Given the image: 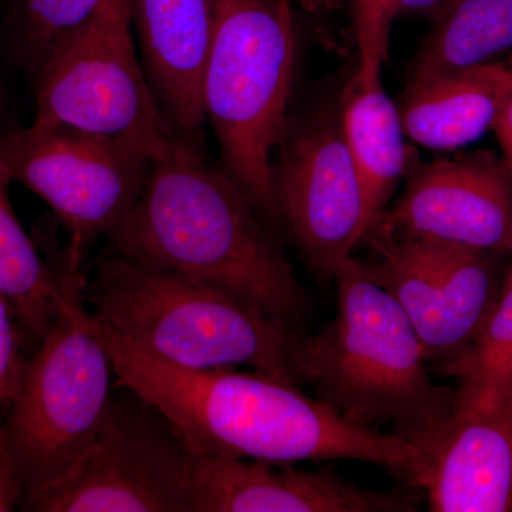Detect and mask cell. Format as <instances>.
Masks as SVG:
<instances>
[{
	"mask_svg": "<svg viewBox=\"0 0 512 512\" xmlns=\"http://www.w3.org/2000/svg\"><path fill=\"white\" fill-rule=\"evenodd\" d=\"M104 0H15L13 33L20 63L36 74L80 29Z\"/></svg>",
	"mask_w": 512,
	"mask_h": 512,
	"instance_id": "obj_21",
	"label": "cell"
},
{
	"mask_svg": "<svg viewBox=\"0 0 512 512\" xmlns=\"http://www.w3.org/2000/svg\"><path fill=\"white\" fill-rule=\"evenodd\" d=\"M22 333L8 301L0 293V414L5 416L22 383L28 357Z\"/></svg>",
	"mask_w": 512,
	"mask_h": 512,
	"instance_id": "obj_23",
	"label": "cell"
},
{
	"mask_svg": "<svg viewBox=\"0 0 512 512\" xmlns=\"http://www.w3.org/2000/svg\"><path fill=\"white\" fill-rule=\"evenodd\" d=\"M191 512H414V491H375L328 471L195 453Z\"/></svg>",
	"mask_w": 512,
	"mask_h": 512,
	"instance_id": "obj_13",
	"label": "cell"
},
{
	"mask_svg": "<svg viewBox=\"0 0 512 512\" xmlns=\"http://www.w3.org/2000/svg\"><path fill=\"white\" fill-rule=\"evenodd\" d=\"M194 456L163 414L114 386L103 427L79 466L22 510L191 512Z\"/></svg>",
	"mask_w": 512,
	"mask_h": 512,
	"instance_id": "obj_9",
	"label": "cell"
},
{
	"mask_svg": "<svg viewBox=\"0 0 512 512\" xmlns=\"http://www.w3.org/2000/svg\"><path fill=\"white\" fill-rule=\"evenodd\" d=\"M420 451L414 488L433 512L512 511V403L453 414L436 429L403 437Z\"/></svg>",
	"mask_w": 512,
	"mask_h": 512,
	"instance_id": "obj_14",
	"label": "cell"
},
{
	"mask_svg": "<svg viewBox=\"0 0 512 512\" xmlns=\"http://www.w3.org/2000/svg\"><path fill=\"white\" fill-rule=\"evenodd\" d=\"M507 269H508V271L512 272V254H511V265H510V266H508V268H507Z\"/></svg>",
	"mask_w": 512,
	"mask_h": 512,
	"instance_id": "obj_28",
	"label": "cell"
},
{
	"mask_svg": "<svg viewBox=\"0 0 512 512\" xmlns=\"http://www.w3.org/2000/svg\"><path fill=\"white\" fill-rule=\"evenodd\" d=\"M430 23L409 79L483 66L512 50V0H450Z\"/></svg>",
	"mask_w": 512,
	"mask_h": 512,
	"instance_id": "obj_19",
	"label": "cell"
},
{
	"mask_svg": "<svg viewBox=\"0 0 512 512\" xmlns=\"http://www.w3.org/2000/svg\"><path fill=\"white\" fill-rule=\"evenodd\" d=\"M92 326L109 352L116 386L163 414L195 453L274 464L363 461L416 481L421 458L413 443L357 426L298 384L237 367L185 369L121 339L93 313Z\"/></svg>",
	"mask_w": 512,
	"mask_h": 512,
	"instance_id": "obj_1",
	"label": "cell"
},
{
	"mask_svg": "<svg viewBox=\"0 0 512 512\" xmlns=\"http://www.w3.org/2000/svg\"><path fill=\"white\" fill-rule=\"evenodd\" d=\"M35 77L33 123L121 138L156 163L183 146L165 120L137 55L128 0H104Z\"/></svg>",
	"mask_w": 512,
	"mask_h": 512,
	"instance_id": "obj_7",
	"label": "cell"
},
{
	"mask_svg": "<svg viewBox=\"0 0 512 512\" xmlns=\"http://www.w3.org/2000/svg\"><path fill=\"white\" fill-rule=\"evenodd\" d=\"M0 160L56 215L67 235L60 258L79 274L94 244L136 207L156 164L121 138L37 123L0 137Z\"/></svg>",
	"mask_w": 512,
	"mask_h": 512,
	"instance_id": "obj_8",
	"label": "cell"
},
{
	"mask_svg": "<svg viewBox=\"0 0 512 512\" xmlns=\"http://www.w3.org/2000/svg\"><path fill=\"white\" fill-rule=\"evenodd\" d=\"M450 0H393L394 12L397 16H412L434 20L446 8Z\"/></svg>",
	"mask_w": 512,
	"mask_h": 512,
	"instance_id": "obj_26",
	"label": "cell"
},
{
	"mask_svg": "<svg viewBox=\"0 0 512 512\" xmlns=\"http://www.w3.org/2000/svg\"><path fill=\"white\" fill-rule=\"evenodd\" d=\"M247 192L207 154L180 146L110 235L111 254L191 276L296 326L301 285Z\"/></svg>",
	"mask_w": 512,
	"mask_h": 512,
	"instance_id": "obj_2",
	"label": "cell"
},
{
	"mask_svg": "<svg viewBox=\"0 0 512 512\" xmlns=\"http://www.w3.org/2000/svg\"><path fill=\"white\" fill-rule=\"evenodd\" d=\"M498 72H500L501 80H503L505 89L512 92V62H497Z\"/></svg>",
	"mask_w": 512,
	"mask_h": 512,
	"instance_id": "obj_27",
	"label": "cell"
},
{
	"mask_svg": "<svg viewBox=\"0 0 512 512\" xmlns=\"http://www.w3.org/2000/svg\"><path fill=\"white\" fill-rule=\"evenodd\" d=\"M64 298L28 357L19 392L3 416L19 510L73 473L99 436L114 386L113 363L83 299L84 274L57 261Z\"/></svg>",
	"mask_w": 512,
	"mask_h": 512,
	"instance_id": "obj_5",
	"label": "cell"
},
{
	"mask_svg": "<svg viewBox=\"0 0 512 512\" xmlns=\"http://www.w3.org/2000/svg\"><path fill=\"white\" fill-rule=\"evenodd\" d=\"M340 124L362 191L366 238L409 168L399 107L384 92L382 77L352 76L340 101Z\"/></svg>",
	"mask_w": 512,
	"mask_h": 512,
	"instance_id": "obj_17",
	"label": "cell"
},
{
	"mask_svg": "<svg viewBox=\"0 0 512 512\" xmlns=\"http://www.w3.org/2000/svg\"><path fill=\"white\" fill-rule=\"evenodd\" d=\"M12 183L0 160V293L15 313L25 346L33 350L62 309L63 275L20 224L10 200Z\"/></svg>",
	"mask_w": 512,
	"mask_h": 512,
	"instance_id": "obj_18",
	"label": "cell"
},
{
	"mask_svg": "<svg viewBox=\"0 0 512 512\" xmlns=\"http://www.w3.org/2000/svg\"><path fill=\"white\" fill-rule=\"evenodd\" d=\"M359 64L353 77L372 80L382 77L389 55L390 32L396 12L393 0H350Z\"/></svg>",
	"mask_w": 512,
	"mask_h": 512,
	"instance_id": "obj_22",
	"label": "cell"
},
{
	"mask_svg": "<svg viewBox=\"0 0 512 512\" xmlns=\"http://www.w3.org/2000/svg\"><path fill=\"white\" fill-rule=\"evenodd\" d=\"M498 256L426 241L384 242L383 258L363 266L396 299L437 372L463 355L493 311L507 269Z\"/></svg>",
	"mask_w": 512,
	"mask_h": 512,
	"instance_id": "obj_11",
	"label": "cell"
},
{
	"mask_svg": "<svg viewBox=\"0 0 512 512\" xmlns=\"http://www.w3.org/2000/svg\"><path fill=\"white\" fill-rule=\"evenodd\" d=\"M20 505V493L15 471L6 450L3 414H0V512L15 511Z\"/></svg>",
	"mask_w": 512,
	"mask_h": 512,
	"instance_id": "obj_24",
	"label": "cell"
},
{
	"mask_svg": "<svg viewBox=\"0 0 512 512\" xmlns=\"http://www.w3.org/2000/svg\"><path fill=\"white\" fill-rule=\"evenodd\" d=\"M272 188L284 222L306 261L335 279L365 238V211L338 107L288 117L272 160Z\"/></svg>",
	"mask_w": 512,
	"mask_h": 512,
	"instance_id": "obj_10",
	"label": "cell"
},
{
	"mask_svg": "<svg viewBox=\"0 0 512 512\" xmlns=\"http://www.w3.org/2000/svg\"><path fill=\"white\" fill-rule=\"evenodd\" d=\"M497 136L498 144L504 154V165L512 177V92L507 90L500 107H498L497 116H495L493 128Z\"/></svg>",
	"mask_w": 512,
	"mask_h": 512,
	"instance_id": "obj_25",
	"label": "cell"
},
{
	"mask_svg": "<svg viewBox=\"0 0 512 512\" xmlns=\"http://www.w3.org/2000/svg\"><path fill=\"white\" fill-rule=\"evenodd\" d=\"M335 281V318L318 335H302L296 346L298 383L366 429L389 426L407 437L447 423L456 392L433 382L402 306L356 259Z\"/></svg>",
	"mask_w": 512,
	"mask_h": 512,
	"instance_id": "obj_4",
	"label": "cell"
},
{
	"mask_svg": "<svg viewBox=\"0 0 512 512\" xmlns=\"http://www.w3.org/2000/svg\"><path fill=\"white\" fill-rule=\"evenodd\" d=\"M376 231L392 241L437 242L511 255V174L504 164L481 156L419 165L400 200L370 234Z\"/></svg>",
	"mask_w": 512,
	"mask_h": 512,
	"instance_id": "obj_12",
	"label": "cell"
},
{
	"mask_svg": "<svg viewBox=\"0 0 512 512\" xmlns=\"http://www.w3.org/2000/svg\"><path fill=\"white\" fill-rule=\"evenodd\" d=\"M131 29L158 106L178 143L205 153L202 79L214 0H128Z\"/></svg>",
	"mask_w": 512,
	"mask_h": 512,
	"instance_id": "obj_15",
	"label": "cell"
},
{
	"mask_svg": "<svg viewBox=\"0 0 512 512\" xmlns=\"http://www.w3.org/2000/svg\"><path fill=\"white\" fill-rule=\"evenodd\" d=\"M457 382L454 414L490 412L512 403V272L483 328L463 355L440 370Z\"/></svg>",
	"mask_w": 512,
	"mask_h": 512,
	"instance_id": "obj_20",
	"label": "cell"
},
{
	"mask_svg": "<svg viewBox=\"0 0 512 512\" xmlns=\"http://www.w3.org/2000/svg\"><path fill=\"white\" fill-rule=\"evenodd\" d=\"M296 35L291 0H214L202 104L221 165L278 224L272 160L288 121Z\"/></svg>",
	"mask_w": 512,
	"mask_h": 512,
	"instance_id": "obj_6",
	"label": "cell"
},
{
	"mask_svg": "<svg viewBox=\"0 0 512 512\" xmlns=\"http://www.w3.org/2000/svg\"><path fill=\"white\" fill-rule=\"evenodd\" d=\"M507 92L497 62L409 79L397 104L406 137L431 150H457L493 128Z\"/></svg>",
	"mask_w": 512,
	"mask_h": 512,
	"instance_id": "obj_16",
	"label": "cell"
},
{
	"mask_svg": "<svg viewBox=\"0 0 512 512\" xmlns=\"http://www.w3.org/2000/svg\"><path fill=\"white\" fill-rule=\"evenodd\" d=\"M83 299L117 336L171 365L248 366L299 386L302 333L220 286L111 254L84 281Z\"/></svg>",
	"mask_w": 512,
	"mask_h": 512,
	"instance_id": "obj_3",
	"label": "cell"
}]
</instances>
